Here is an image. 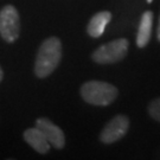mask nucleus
<instances>
[{
    "instance_id": "nucleus-1",
    "label": "nucleus",
    "mask_w": 160,
    "mask_h": 160,
    "mask_svg": "<svg viewBox=\"0 0 160 160\" xmlns=\"http://www.w3.org/2000/svg\"><path fill=\"white\" fill-rule=\"evenodd\" d=\"M62 58V43L57 37H50L45 39L40 45L36 63H34V74L39 78H45L51 75Z\"/></svg>"
},
{
    "instance_id": "nucleus-2",
    "label": "nucleus",
    "mask_w": 160,
    "mask_h": 160,
    "mask_svg": "<svg viewBox=\"0 0 160 160\" xmlns=\"http://www.w3.org/2000/svg\"><path fill=\"white\" fill-rule=\"evenodd\" d=\"M81 96L94 106H109L118 96V89L102 81H89L81 87Z\"/></svg>"
},
{
    "instance_id": "nucleus-3",
    "label": "nucleus",
    "mask_w": 160,
    "mask_h": 160,
    "mask_svg": "<svg viewBox=\"0 0 160 160\" xmlns=\"http://www.w3.org/2000/svg\"><path fill=\"white\" fill-rule=\"evenodd\" d=\"M129 42L126 38L115 39L103 44L92 53V59L98 64H112L120 62L126 57Z\"/></svg>"
},
{
    "instance_id": "nucleus-4",
    "label": "nucleus",
    "mask_w": 160,
    "mask_h": 160,
    "mask_svg": "<svg viewBox=\"0 0 160 160\" xmlns=\"http://www.w3.org/2000/svg\"><path fill=\"white\" fill-rule=\"evenodd\" d=\"M20 18L17 8L6 5L0 11V36L7 43H14L19 37Z\"/></svg>"
},
{
    "instance_id": "nucleus-5",
    "label": "nucleus",
    "mask_w": 160,
    "mask_h": 160,
    "mask_svg": "<svg viewBox=\"0 0 160 160\" xmlns=\"http://www.w3.org/2000/svg\"><path fill=\"white\" fill-rule=\"evenodd\" d=\"M128 127H129L128 118L125 115H118L109 121L102 129L100 134V140L107 145L116 142L118 140H120L126 135Z\"/></svg>"
},
{
    "instance_id": "nucleus-6",
    "label": "nucleus",
    "mask_w": 160,
    "mask_h": 160,
    "mask_svg": "<svg viewBox=\"0 0 160 160\" xmlns=\"http://www.w3.org/2000/svg\"><path fill=\"white\" fill-rule=\"evenodd\" d=\"M36 127H38L43 134L45 135L48 141L55 148L62 149L65 145V137L63 131L56 126L53 122L46 119V118H39L36 120Z\"/></svg>"
},
{
    "instance_id": "nucleus-7",
    "label": "nucleus",
    "mask_w": 160,
    "mask_h": 160,
    "mask_svg": "<svg viewBox=\"0 0 160 160\" xmlns=\"http://www.w3.org/2000/svg\"><path fill=\"white\" fill-rule=\"evenodd\" d=\"M24 140L40 154H45L50 149V142L48 141L43 132L38 127H32L24 132Z\"/></svg>"
},
{
    "instance_id": "nucleus-8",
    "label": "nucleus",
    "mask_w": 160,
    "mask_h": 160,
    "mask_svg": "<svg viewBox=\"0 0 160 160\" xmlns=\"http://www.w3.org/2000/svg\"><path fill=\"white\" fill-rule=\"evenodd\" d=\"M110 20H112V13L110 12H98L90 19V22L88 24V28H87V32L92 38H98L103 34L104 30H106Z\"/></svg>"
},
{
    "instance_id": "nucleus-9",
    "label": "nucleus",
    "mask_w": 160,
    "mask_h": 160,
    "mask_svg": "<svg viewBox=\"0 0 160 160\" xmlns=\"http://www.w3.org/2000/svg\"><path fill=\"white\" fill-rule=\"evenodd\" d=\"M152 23H153V13L151 11H146L141 17L140 25L138 29L137 45L139 48H145L148 44L152 34Z\"/></svg>"
},
{
    "instance_id": "nucleus-10",
    "label": "nucleus",
    "mask_w": 160,
    "mask_h": 160,
    "mask_svg": "<svg viewBox=\"0 0 160 160\" xmlns=\"http://www.w3.org/2000/svg\"><path fill=\"white\" fill-rule=\"evenodd\" d=\"M149 115L154 119V120L160 122V97L155 98L154 101H152L148 107Z\"/></svg>"
},
{
    "instance_id": "nucleus-11",
    "label": "nucleus",
    "mask_w": 160,
    "mask_h": 160,
    "mask_svg": "<svg viewBox=\"0 0 160 160\" xmlns=\"http://www.w3.org/2000/svg\"><path fill=\"white\" fill-rule=\"evenodd\" d=\"M157 34H158V39L160 42V18H159V25H158V32H157Z\"/></svg>"
},
{
    "instance_id": "nucleus-12",
    "label": "nucleus",
    "mask_w": 160,
    "mask_h": 160,
    "mask_svg": "<svg viewBox=\"0 0 160 160\" xmlns=\"http://www.w3.org/2000/svg\"><path fill=\"white\" fill-rule=\"evenodd\" d=\"M2 76H4V74H2V69L0 68V82H1V80H2Z\"/></svg>"
},
{
    "instance_id": "nucleus-13",
    "label": "nucleus",
    "mask_w": 160,
    "mask_h": 160,
    "mask_svg": "<svg viewBox=\"0 0 160 160\" xmlns=\"http://www.w3.org/2000/svg\"><path fill=\"white\" fill-rule=\"evenodd\" d=\"M152 1H153V0H147V2H148V4H151Z\"/></svg>"
}]
</instances>
